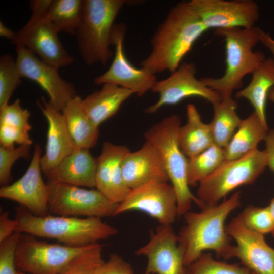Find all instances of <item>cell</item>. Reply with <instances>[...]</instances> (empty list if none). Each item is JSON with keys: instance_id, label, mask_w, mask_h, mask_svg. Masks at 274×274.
Instances as JSON below:
<instances>
[{"instance_id": "obj_1", "label": "cell", "mask_w": 274, "mask_h": 274, "mask_svg": "<svg viewBox=\"0 0 274 274\" xmlns=\"http://www.w3.org/2000/svg\"><path fill=\"white\" fill-rule=\"evenodd\" d=\"M208 29L189 2L173 6L150 40L149 54L140 62L151 74L176 71L196 40Z\"/></svg>"}, {"instance_id": "obj_2", "label": "cell", "mask_w": 274, "mask_h": 274, "mask_svg": "<svg viewBox=\"0 0 274 274\" xmlns=\"http://www.w3.org/2000/svg\"><path fill=\"white\" fill-rule=\"evenodd\" d=\"M241 192L238 191L215 206L184 214L185 224L178 235L186 268L206 250L215 252L218 257L232 258L233 245L230 244L231 237L226 232L225 222L229 214L241 205Z\"/></svg>"}, {"instance_id": "obj_3", "label": "cell", "mask_w": 274, "mask_h": 274, "mask_svg": "<svg viewBox=\"0 0 274 274\" xmlns=\"http://www.w3.org/2000/svg\"><path fill=\"white\" fill-rule=\"evenodd\" d=\"M15 210V218L18 222L16 231L55 239L68 246H86L118 233L115 227L105 223L100 218L51 214L38 216L21 205Z\"/></svg>"}, {"instance_id": "obj_4", "label": "cell", "mask_w": 274, "mask_h": 274, "mask_svg": "<svg viewBox=\"0 0 274 274\" xmlns=\"http://www.w3.org/2000/svg\"><path fill=\"white\" fill-rule=\"evenodd\" d=\"M259 28L255 27L215 29V35L223 38L225 42V73L218 78L206 77L200 80L221 98L232 97L233 91L243 86L244 77L252 74L265 59L262 52L253 51L259 42Z\"/></svg>"}, {"instance_id": "obj_5", "label": "cell", "mask_w": 274, "mask_h": 274, "mask_svg": "<svg viewBox=\"0 0 274 274\" xmlns=\"http://www.w3.org/2000/svg\"><path fill=\"white\" fill-rule=\"evenodd\" d=\"M181 126L180 117L167 116L153 125L144 133L146 141L157 150L174 187L177 198L178 217L190 211L193 202L199 208L200 202L190 191L188 182V158L179 146L178 132Z\"/></svg>"}, {"instance_id": "obj_6", "label": "cell", "mask_w": 274, "mask_h": 274, "mask_svg": "<svg viewBox=\"0 0 274 274\" xmlns=\"http://www.w3.org/2000/svg\"><path fill=\"white\" fill-rule=\"evenodd\" d=\"M125 0H83L82 17L75 36L80 55L91 65H105L113 53L110 49L114 21Z\"/></svg>"}, {"instance_id": "obj_7", "label": "cell", "mask_w": 274, "mask_h": 274, "mask_svg": "<svg viewBox=\"0 0 274 274\" xmlns=\"http://www.w3.org/2000/svg\"><path fill=\"white\" fill-rule=\"evenodd\" d=\"M267 166L265 151L256 149L236 159L225 160L199 184L200 208L215 206L237 187L253 183Z\"/></svg>"}, {"instance_id": "obj_8", "label": "cell", "mask_w": 274, "mask_h": 274, "mask_svg": "<svg viewBox=\"0 0 274 274\" xmlns=\"http://www.w3.org/2000/svg\"><path fill=\"white\" fill-rule=\"evenodd\" d=\"M51 0H32V15L27 23L16 32L12 43L26 47L44 62L56 68L71 64L74 58L60 41L46 14Z\"/></svg>"}, {"instance_id": "obj_9", "label": "cell", "mask_w": 274, "mask_h": 274, "mask_svg": "<svg viewBox=\"0 0 274 274\" xmlns=\"http://www.w3.org/2000/svg\"><path fill=\"white\" fill-rule=\"evenodd\" d=\"M49 214L102 218L114 216L118 204L96 189H86L66 183L47 181Z\"/></svg>"}, {"instance_id": "obj_10", "label": "cell", "mask_w": 274, "mask_h": 274, "mask_svg": "<svg viewBox=\"0 0 274 274\" xmlns=\"http://www.w3.org/2000/svg\"><path fill=\"white\" fill-rule=\"evenodd\" d=\"M36 237L29 234H20L15 254L16 267L20 272L26 274H59L87 246L52 244Z\"/></svg>"}, {"instance_id": "obj_11", "label": "cell", "mask_w": 274, "mask_h": 274, "mask_svg": "<svg viewBox=\"0 0 274 274\" xmlns=\"http://www.w3.org/2000/svg\"><path fill=\"white\" fill-rule=\"evenodd\" d=\"M131 211L145 213L162 225H171L178 217L175 190L166 182L152 181L130 189L119 203L114 216Z\"/></svg>"}, {"instance_id": "obj_12", "label": "cell", "mask_w": 274, "mask_h": 274, "mask_svg": "<svg viewBox=\"0 0 274 274\" xmlns=\"http://www.w3.org/2000/svg\"><path fill=\"white\" fill-rule=\"evenodd\" d=\"M194 63L182 62L167 78L156 80L151 90L158 93L159 98L147 107L145 112L153 114L164 106L176 105L190 97L202 98L213 105L221 100L220 95L196 77Z\"/></svg>"}, {"instance_id": "obj_13", "label": "cell", "mask_w": 274, "mask_h": 274, "mask_svg": "<svg viewBox=\"0 0 274 274\" xmlns=\"http://www.w3.org/2000/svg\"><path fill=\"white\" fill-rule=\"evenodd\" d=\"M16 45V60L22 78L37 83L48 95L50 104L61 112L77 95L74 85L61 77L58 68L44 62L23 45Z\"/></svg>"}, {"instance_id": "obj_14", "label": "cell", "mask_w": 274, "mask_h": 274, "mask_svg": "<svg viewBox=\"0 0 274 274\" xmlns=\"http://www.w3.org/2000/svg\"><path fill=\"white\" fill-rule=\"evenodd\" d=\"M126 30L125 24H115L111 38L115 48L113 61L105 73L94 78V82L96 84L113 83L142 96L151 90L157 79L155 75L134 66L127 58L123 47Z\"/></svg>"}, {"instance_id": "obj_15", "label": "cell", "mask_w": 274, "mask_h": 274, "mask_svg": "<svg viewBox=\"0 0 274 274\" xmlns=\"http://www.w3.org/2000/svg\"><path fill=\"white\" fill-rule=\"evenodd\" d=\"M171 225H160L147 243L135 251L147 260L144 274H187L184 252Z\"/></svg>"}, {"instance_id": "obj_16", "label": "cell", "mask_w": 274, "mask_h": 274, "mask_svg": "<svg viewBox=\"0 0 274 274\" xmlns=\"http://www.w3.org/2000/svg\"><path fill=\"white\" fill-rule=\"evenodd\" d=\"M189 3L208 29L252 28L259 15L258 6L252 0H192Z\"/></svg>"}, {"instance_id": "obj_17", "label": "cell", "mask_w": 274, "mask_h": 274, "mask_svg": "<svg viewBox=\"0 0 274 274\" xmlns=\"http://www.w3.org/2000/svg\"><path fill=\"white\" fill-rule=\"evenodd\" d=\"M41 154L40 145L35 144L31 162L25 173L13 183L0 189L1 197L19 203L38 216L49 214V188L42 177Z\"/></svg>"}, {"instance_id": "obj_18", "label": "cell", "mask_w": 274, "mask_h": 274, "mask_svg": "<svg viewBox=\"0 0 274 274\" xmlns=\"http://www.w3.org/2000/svg\"><path fill=\"white\" fill-rule=\"evenodd\" d=\"M225 228L236 242L232 258H238L256 274H274V249L267 244L263 235L247 229L237 216Z\"/></svg>"}, {"instance_id": "obj_19", "label": "cell", "mask_w": 274, "mask_h": 274, "mask_svg": "<svg viewBox=\"0 0 274 274\" xmlns=\"http://www.w3.org/2000/svg\"><path fill=\"white\" fill-rule=\"evenodd\" d=\"M37 104L48 123L45 151L40 158L41 171L46 178L77 147L62 112L55 109L44 97Z\"/></svg>"}, {"instance_id": "obj_20", "label": "cell", "mask_w": 274, "mask_h": 274, "mask_svg": "<svg viewBox=\"0 0 274 274\" xmlns=\"http://www.w3.org/2000/svg\"><path fill=\"white\" fill-rule=\"evenodd\" d=\"M129 152L124 145L105 142L97 157L95 188L116 204L123 201L130 190L123 179L122 168V160Z\"/></svg>"}, {"instance_id": "obj_21", "label": "cell", "mask_w": 274, "mask_h": 274, "mask_svg": "<svg viewBox=\"0 0 274 274\" xmlns=\"http://www.w3.org/2000/svg\"><path fill=\"white\" fill-rule=\"evenodd\" d=\"M122 168L123 179L130 189L152 181H169L158 152L147 141L138 150L127 154L122 160Z\"/></svg>"}, {"instance_id": "obj_22", "label": "cell", "mask_w": 274, "mask_h": 274, "mask_svg": "<svg viewBox=\"0 0 274 274\" xmlns=\"http://www.w3.org/2000/svg\"><path fill=\"white\" fill-rule=\"evenodd\" d=\"M97 158L89 149L76 147L46 178L48 181L95 188Z\"/></svg>"}, {"instance_id": "obj_23", "label": "cell", "mask_w": 274, "mask_h": 274, "mask_svg": "<svg viewBox=\"0 0 274 274\" xmlns=\"http://www.w3.org/2000/svg\"><path fill=\"white\" fill-rule=\"evenodd\" d=\"M134 93L117 85L106 83L82 99V107L93 123L99 125L115 115L122 104Z\"/></svg>"}, {"instance_id": "obj_24", "label": "cell", "mask_w": 274, "mask_h": 274, "mask_svg": "<svg viewBox=\"0 0 274 274\" xmlns=\"http://www.w3.org/2000/svg\"><path fill=\"white\" fill-rule=\"evenodd\" d=\"M187 121L180 126L178 142L184 154L190 158L201 153L214 141L209 124L204 123L195 106L189 104L186 107Z\"/></svg>"}, {"instance_id": "obj_25", "label": "cell", "mask_w": 274, "mask_h": 274, "mask_svg": "<svg viewBox=\"0 0 274 274\" xmlns=\"http://www.w3.org/2000/svg\"><path fill=\"white\" fill-rule=\"evenodd\" d=\"M274 86V60L265 59L252 73V78L244 89L236 93L237 98L248 100L263 124L267 126L265 108L269 90ZM268 127V126H267Z\"/></svg>"}, {"instance_id": "obj_26", "label": "cell", "mask_w": 274, "mask_h": 274, "mask_svg": "<svg viewBox=\"0 0 274 274\" xmlns=\"http://www.w3.org/2000/svg\"><path fill=\"white\" fill-rule=\"evenodd\" d=\"M237 129L224 148L225 160L238 159L257 149L258 143L265 140L268 132V127L254 111L241 120Z\"/></svg>"}, {"instance_id": "obj_27", "label": "cell", "mask_w": 274, "mask_h": 274, "mask_svg": "<svg viewBox=\"0 0 274 274\" xmlns=\"http://www.w3.org/2000/svg\"><path fill=\"white\" fill-rule=\"evenodd\" d=\"M82 98L76 95L62 110L66 124L76 147L90 149L97 143L99 127L95 125L84 111Z\"/></svg>"}, {"instance_id": "obj_28", "label": "cell", "mask_w": 274, "mask_h": 274, "mask_svg": "<svg viewBox=\"0 0 274 274\" xmlns=\"http://www.w3.org/2000/svg\"><path fill=\"white\" fill-rule=\"evenodd\" d=\"M213 106V118L209 124L214 143L224 148L242 120L236 113L238 105L232 97H229L221 98Z\"/></svg>"}, {"instance_id": "obj_29", "label": "cell", "mask_w": 274, "mask_h": 274, "mask_svg": "<svg viewBox=\"0 0 274 274\" xmlns=\"http://www.w3.org/2000/svg\"><path fill=\"white\" fill-rule=\"evenodd\" d=\"M83 0H51L47 17L58 33L75 35L82 17Z\"/></svg>"}, {"instance_id": "obj_30", "label": "cell", "mask_w": 274, "mask_h": 274, "mask_svg": "<svg viewBox=\"0 0 274 274\" xmlns=\"http://www.w3.org/2000/svg\"><path fill=\"white\" fill-rule=\"evenodd\" d=\"M225 161L224 148L214 144L197 155L188 158L187 177L195 186L216 170Z\"/></svg>"}, {"instance_id": "obj_31", "label": "cell", "mask_w": 274, "mask_h": 274, "mask_svg": "<svg viewBox=\"0 0 274 274\" xmlns=\"http://www.w3.org/2000/svg\"><path fill=\"white\" fill-rule=\"evenodd\" d=\"M187 274H256L239 263H228L213 258L209 253H202L187 267Z\"/></svg>"}, {"instance_id": "obj_32", "label": "cell", "mask_w": 274, "mask_h": 274, "mask_svg": "<svg viewBox=\"0 0 274 274\" xmlns=\"http://www.w3.org/2000/svg\"><path fill=\"white\" fill-rule=\"evenodd\" d=\"M102 245L99 242L90 244L75 256L59 274H94L104 261Z\"/></svg>"}, {"instance_id": "obj_33", "label": "cell", "mask_w": 274, "mask_h": 274, "mask_svg": "<svg viewBox=\"0 0 274 274\" xmlns=\"http://www.w3.org/2000/svg\"><path fill=\"white\" fill-rule=\"evenodd\" d=\"M22 78L16 60L10 54L0 57V109L9 104L13 92L19 86Z\"/></svg>"}, {"instance_id": "obj_34", "label": "cell", "mask_w": 274, "mask_h": 274, "mask_svg": "<svg viewBox=\"0 0 274 274\" xmlns=\"http://www.w3.org/2000/svg\"><path fill=\"white\" fill-rule=\"evenodd\" d=\"M237 217L249 230L262 235L274 231V219L267 206L246 207Z\"/></svg>"}, {"instance_id": "obj_35", "label": "cell", "mask_w": 274, "mask_h": 274, "mask_svg": "<svg viewBox=\"0 0 274 274\" xmlns=\"http://www.w3.org/2000/svg\"><path fill=\"white\" fill-rule=\"evenodd\" d=\"M31 146L20 145L7 148L0 146V184L1 187L9 185L12 180L11 169L13 164L21 158L30 156Z\"/></svg>"}, {"instance_id": "obj_36", "label": "cell", "mask_w": 274, "mask_h": 274, "mask_svg": "<svg viewBox=\"0 0 274 274\" xmlns=\"http://www.w3.org/2000/svg\"><path fill=\"white\" fill-rule=\"evenodd\" d=\"M30 114L24 109L19 99L0 109V125H6L29 132L32 129L29 123Z\"/></svg>"}, {"instance_id": "obj_37", "label": "cell", "mask_w": 274, "mask_h": 274, "mask_svg": "<svg viewBox=\"0 0 274 274\" xmlns=\"http://www.w3.org/2000/svg\"><path fill=\"white\" fill-rule=\"evenodd\" d=\"M20 234L15 231L0 242V274H20L16 267L15 254Z\"/></svg>"}, {"instance_id": "obj_38", "label": "cell", "mask_w": 274, "mask_h": 274, "mask_svg": "<svg viewBox=\"0 0 274 274\" xmlns=\"http://www.w3.org/2000/svg\"><path fill=\"white\" fill-rule=\"evenodd\" d=\"M19 146L27 145L31 146L33 141L29 132L6 125H0V145L2 146L11 148L15 144Z\"/></svg>"}, {"instance_id": "obj_39", "label": "cell", "mask_w": 274, "mask_h": 274, "mask_svg": "<svg viewBox=\"0 0 274 274\" xmlns=\"http://www.w3.org/2000/svg\"><path fill=\"white\" fill-rule=\"evenodd\" d=\"M94 274H134L130 264L117 254H112L106 262L96 269Z\"/></svg>"}, {"instance_id": "obj_40", "label": "cell", "mask_w": 274, "mask_h": 274, "mask_svg": "<svg viewBox=\"0 0 274 274\" xmlns=\"http://www.w3.org/2000/svg\"><path fill=\"white\" fill-rule=\"evenodd\" d=\"M18 222L15 218L11 219L8 211L0 214V242L13 234L16 230Z\"/></svg>"}, {"instance_id": "obj_41", "label": "cell", "mask_w": 274, "mask_h": 274, "mask_svg": "<svg viewBox=\"0 0 274 274\" xmlns=\"http://www.w3.org/2000/svg\"><path fill=\"white\" fill-rule=\"evenodd\" d=\"M264 141L267 166L274 172V128L268 131Z\"/></svg>"}, {"instance_id": "obj_42", "label": "cell", "mask_w": 274, "mask_h": 274, "mask_svg": "<svg viewBox=\"0 0 274 274\" xmlns=\"http://www.w3.org/2000/svg\"><path fill=\"white\" fill-rule=\"evenodd\" d=\"M259 42L264 45L272 53L274 60V39L270 35L259 28Z\"/></svg>"}, {"instance_id": "obj_43", "label": "cell", "mask_w": 274, "mask_h": 274, "mask_svg": "<svg viewBox=\"0 0 274 274\" xmlns=\"http://www.w3.org/2000/svg\"><path fill=\"white\" fill-rule=\"evenodd\" d=\"M16 32L13 31L2 22H0V36L6 38L12 41L15 36Z\"/></svg>"}, {"instance_id": "obj_44", "label": "cell", "mask_w": 274, "mask_h": 274, "mask_svg": "<svg viewBox=\"0 0 274 274\" xmlns=\"http://www.w3.org/2000/svg\"><path fill=\"white\" fill-rule=\"evenodd\" d=\"M267 98L271 101L274 102V86L269 91Z\"/></svg>"}, {"instance_id": "obj_45", "label": "cell", "mask_w": 274, "mask_h": 274, "mask_svg": "<svg viewBox=\"0 0 274 274\" xmlns=\"http://www.w3.org/2000/svg\"><path fill=\"white\" fill-rule=\"evenodd\" d=\"M268 207L274 219V198L271 199Z\"/></svg>"}, {"instance_id": "obj_46", "label": "cell", "mask_w": 274, "mask_h": 274, "mask_svg": "<svg viewBox=\"0 0 274 274\" xmlns=\"http://www.w3.org/2000/svg\"><path fill=\"white\" fill-rule=\"evenodd\" d=\"M20 274H26L19 271Z\"/></svg>"}, {"instance_id": "obj_47", "label": "cell", "mask_w": 274, "mask_h": 274, "mask_svg": "<svg viewBox=\"0 0 274 274\" xmlns=\"http://www.w3.org/2000/svg\"><path fill=\"white\" fill-rule=\"evenodd\" d=\"M272 235H273V237H274V231L272 232Z\"/></svg>"}]
</instances>
